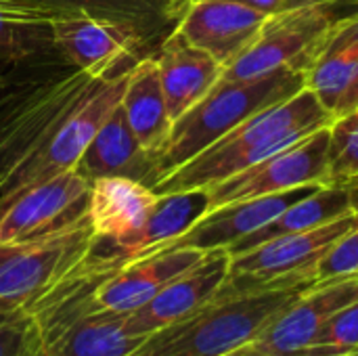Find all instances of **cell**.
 Wrapping results in <instances>:
<instances>
[{"mask_svg":"<svg viewBox=\"0 0 358 356\" xmlns=\"http://www.w3.org/2000/svg\"><path fill=\"white\" fill-rule=\"evenodd\" d=\"M76 170L90 183L107 176H122L145 183L153 189L157 180L155 155L138 143L122 107H117L92 134Z\"/></svg>","mask_w":358,"mask_h":356,"instance_id":"obj_17","label":"cell"},{"mask_svg":"<svg viewBox=\"0 0 358 356\" xmlns=\"http://www.w3.org/2000/svg\"><path fill=\"white\" fill-rule=\"evenodd\" d=\"M327 185L358 183V109L329 122Z\"/></svg>","mask_w":358,"mask_h":356,"instance_id":"obj_26","label":"cell"},{"mask_svg":"<svg viewBox=\"0 0 358 356\" xmlns=\"http://www.w3.org/2000/svg\"><path fill=\"white\" fill-rule=\"evenodd\" d=\"M306 88L334 115L358 76V10L338 21L319 42L304 69Z\"/></svg>","mask_w":358,"mask_h":356,"instance_id":"obj_19","label":"cell"},{"mask_svg":"<svg viewBox=\"0 0 358 356\" xmlns=\"http://www.w3.org/2000/svg\"><path fill=\"white\" fill-rule=\"evenodd\" d=\"M327 149L329 124L206 189L210 197V210L233 201L285 193L302 187H325L329 183Z\"/></svg>","mask_w":358,"mask_h":356,"instance_id":"obj_9","label":"cell"},{"mask_svg":"<svg viewBox=\"0 0 358 356\" xmlns=\"http://www.w3.org/2000/svg\"><path fill=\"white\" fill-rule=\"evenodd\" d=\"M55 50L73 67L94 78L128 73L155 46L132 25L86 13H61L50 23Z\"/></svg>","mask_w":358,"mask_h":356,"instance_id":"obj_8","label":"cell"},{"mask_svg":"<svg viewBox=\"0 0 358 356\" xmlns=\"http://www.w3.org/2000/svg\"><path fill=\"white\" fill-rule=\"evenodd\" d=\"M358 350V302L336 313L296 356H346Z\"/></svg>","mask_w":358,"mask_h":356,"instance_id":"obj_27","label":"cell"},{"mask_svg":"<svg viewBox=\"0 0 358 356\" xmlns=\"http://www.w3.org/2000/svg\"><path fill=\"white\" fill-rule=\"evenodd\" d=\"M90 185L78 170H65L0 197V243L42 239L84 220Z\"/></svg>","mask_w":358,"mask_h":356,"instance_id":"obj_7","label":"cell"},{"mask_svg":"<svg viewBox=\"0 0 358 356\" xmlns=\"http://www.w3.org/2000/svg\"><path fill=\"white\" fill-rule=\"evenodd\" d=\"M346 356H358V353H350V355H346Z\"/></svg>","mask_w":358,"mask_h":356,"instance_id":"obj_34","label":"cell"},{"mask_svg":"<svg viewBox=\"0 0 358 356\" xmlns=\"http://www.w3.org/2000/svg\"><path fill=\"white\" fill-rule=\"evenodd\" d=\"M231 254L210 250L189 271L164 285L147 304L126 315V329L132 336H149L170 323L185 319L208 304L229 277Z\"/></svg>","mask_w":358,"mask_h":356,"instance_id":"obj_12","label":"cell"},{"mask_svg":"<svg viewBox=\"0 0 358 356\" xmlns=\"http://www.w3.org/2000/svg\"><path fill=\"white\" fill-rule=\"evenodd\" d=\"M128 73L94 78L59 52L0 69V197L76 170L99 126L120 107Z\"/></svg>","mask_w":358,"mask_h":356,"instance_id":"obj_1","label":"cell"},{"mask_svg":"<svg viewBox=\"0 0 358 356\" xmlns=\"http://www.w3.org/2000/svg\"><path fill=\"white\" fill-rule=\"evenodd\" d=\"M203 254L195 248H164L132 258L101 281L94 294V308L130 315L147 304L164 285L197 264Z\"/></svg>","mask_w":358,"mask_h":356,"instance_id":"obj_14","label":"cell"},{"mask_svg":"<svg viewBox=\"0 0 358 356\" xmlns=\"http://www.w3.org/2000/svg\"><path fill=\"white\" fill-rule=\"evenodd\" d=\"M0 69H2V63H0Z\"/></svg>","mask_w":358,"mask_h":356,"instance_id":"obj_35","label":"cell"},{"mask_svg":"<svg viewBox=\"0 0 358 356\" xmlns=\"http://www.w3.org/2000/svg\"><path fill=\"white\" fill-rule=\"evenodd\" d=\"M235 2L258 8V10L266 13V15H273V13H281V10H287V8L302 6V4H313V2H319V0H235Z\"/></svg>","mask_w":358,"mask_h":356,"instance_id":"obj_29","label":"cell"},{"mask_svg":"<svg viewBox=\"0 0 358 356\" xmlns=\"http://www.w3.org/2000/svg\"><path fill=\"white\" fill-rule=\"evenodd\" d=\"M304 86L306 76L302 67H283L254 80H218L199 103L172 124L166 145L155 155L157 180L199 155L254 113L292 99Z\"/></svg>","mask_w":358,"mask_h":356,"instance_id":"obj_4","label":"cell"},{"mask_svg":"<svg viewBox=\"0 0 358 356\" xmlns=\"http://www.w3.org/2000/svg\"><path fill=\"white\" fill-rule=\"evenodd\" d=\"M145 338L126 329V315L90 313L44 344L46 356H128Z\"/></svg>","mask_w":358,"mask_h":356,"instance_id":"obj_25","label":"cell"},{"mask_svg":"<svg viewBox=\"0 0 358 356\" xmlns=\"http://www.w3.org/2000/svg\"><path fill=\"white\" fill-rule=\"evenodd\" d=\"M346 2H348V4H352V6H357V8H358V0H346Z\"/></svg>","mask_w":358,"mask_h":356,"instance_id":"obj_33","label":"cell"},{"mask_svg":"<svg viewBox=\"0 0 358 356\" xmlns=\"http://www.w3.org/2000/svg\"><path fill=\"white\" fill-rule=\"evenodd\" d=\"M357 353H358V350H357Z\"/></svg>","mask_w":358,"mask_h":356,"instance_id":"obj_36","label":"cell"},{"mask_svg":"<svg viewBox=\"0 0 358 356\" xmlns=\"http://www.w3.org/2000/svg\"><path fill=\"white\" fill-rule=\"evenodd\" d=\"M157 193L138 180L107 176L92 180L88 220L94 233V248L124 260V250L143 229ZM128 262V260H126Z\"/></svg>","mask_w":358,"mask_h":356,"instance_id":"obj_13","label":"cell"},{"mask_svg":"<svg viewBox=\"0 0 358 356\" xmlns=\"http://www.w3.org/2000/svg\"><path fill=\"white\" fill-rule=\"evenodd\" d=\"M29 356H46V355H44V348L40 346V348H38V350H36L34 355H29Z\"/></svg>","mask_w":358,"mask_h":356,"instance_id":"obj_32","label":"cell"},{"mask_svg":"<svg viewBox=\"0 0 358 356\" xmlns=\"http://www.w3.org/2000/svg\"><path fill=\"white\" fill-rule=\"evenodd\" d=\"M61 13H86L136 27L155 50L176 29L191 0H27Z\"/></svg>","mask_w":358,"mask_h":356,"instance_id":"obj_22","label":"cell"},{"mask_svg":"<svg viewBox=\"0 0 358 356\" xmlns=\"http://www.w3.org/2000/svg\"><path fill=\"white\" fill-rule=\"evenodd\" d=\"M358 183L352 185H325L308 193L306 197L298 199L289 208H285L275 220L266 227L258 229L256 233L243 237L241 241L233 243L227 252L231 256H239L250 252L266 241H273L283 235H294L306 229H315L325 225L350 210L358 208Z\"/></svg>","mask_w":358,"mask_h":356,"instance_id":"obj_21","label":"cell"},{"mask_svg":"<svg viewBox=\"0 0 358 356\" xmlns=\"http://www.w3.org/2000/svg\"><path fill=\"white\" fill-rule=\"evenodd\" d=\"M334 115L306 86L292 99L266 107L227 132L199 155L153 185L155 193L210 189L264 157L327 126Z\"/></svg>","mask_w":358,"mask_h":356,"instance_id":"obj_3","label":"cell"},{"mask_svg":"<svg viewBox=\"0 0 358 356\" xmlns=\"http://www.w3.org/2000/svg\"><path fill=\"white\" fill-rule=\"evenodd\" d=\"M357 227L358 208H355L315 229L283 235L239 256H231L227 283L250 290L287 275L315 273L317 262Z\"/></svg>","mask_w":358,"mask_h":356,"instance_id":"obj_10","label":"cell"},{"mask_svg":"<svg viewBox=\"0 0 358 356\" xmlns=\"http://www.w3.org/2000/svg\"><path fill=\"white\" fill-rule=\"evenodd\" d=\"M227 356H277V355H271V353H266V350L258 348L254 342H250V344H245V346H241V348H237V350L229 353Z\"/></svg>","mask_w":358,"mask_h":356,"instance_id":"obj_31","label":"cell"},{"mask_svg":"<svg viewBox=\"0 0 358 356\" xmlns=\"http://www.w3.org/2000/svg\"><path fill=\"white\" fill-rule=\"evenodd\" d=\"M358 109V76L357 80L352 82V86L346 90V94L342 97V101L338 103V107H336V113H334V118L336 115H344V113H350V111H355Z\"/></svg>","mask_w":358,"mask_h":356,"instance_id":"obj_30","label":"cell"},{"mask_svg":"<svg viewBox=\"0 0 358 356\" xmlns=\"http://www.w3.org/2000/svg\"><path fill=\"white\" fill-rule=\"evenodd\" d=\"M92 243L88 216L42 239L0 243V313L34 306L90 254Z\"/></svg>","mask_w":358,"mask_h":356,"instance_id":"obj_6","label":"cell"},{"mask_svg":"<svg viewBox=\"0 0 358 356\" xmlns=\"http://www.w3.org/2000/svg\"><path fill=\"white\" fill-rule=\"evenodd\" d=\"M266 17L235 0H191L176 29L189 44L227 67L252 44Z\"/></svg>","mask_w":358,"mask_h":356,"instance_id":"obj_15","label":"cell"},{"mask_svg":"<svg viewBox=\"0 0 358 356\" xmlns=\"http://www.w3.org/2000/svg\"><path fill=\"white\" fill-rule=\"evenodd\" d=\"M355 10L346 0H319L268 15L252 44L222 69L220 80H254L283 67L306 69L325 34Z\"/></svg>","mask_w":358,"mask_h":356,"instance_id":"obj_5","label":"cell"},{"mask_svg":"<svg viewBox=\"0 0 358 356\" xmlns=\"http://www.w3.org/2000/svg\"><path fill=\"white\" fill-rule=\"evenodd\" d=\"M358 302V273L313 283L256 340L271 355L296 356L342 308Z\"/></svg>","mask_w":358,"mask_h":356,"instance_id":"obj_11","label":"cell"},{"mask_svg":"<svg viewBox=\"0 0 358 356\" xmlns=\"http://www.w3.org/2000/svg\"><path fill=\"white\" fill-rule=\"evenodd\" d=\"M61 10L27 0H0V63H21L57 55L50 23Z\"/></svg>","mask_w":358,"mask_h":356,"instance_id":"obj_24","label":"cell"},{"mask_svg":"<svg viewBox=\"0 0 358 356\" xmlns=\"http://www.w3.org/2000/svg\"><path fill=\"white\" fill-rule=\"evenodd\" d=\"M42 346L29 311L0 313V356H29Z\"/></svg>","mask_w":358,"mask_h":356,"instance_id":"obj_28","label":"cell"},{"mask_svg":"<svg viewBox=\"0 0 358 356\" xmlns=\"http://www.w3.org/2000/svg\"><path fill=\"white\" fill-rule=\"evenodd\" d=\"M210 212V197L206 189L157 193L143 229L124 250V260L147 256L151 252L168 248L172 241L182 237L197 220Z\"/></svg>","mask_w":358,"mask_h":356,"instance_id":"obj_23","label":"cell"},{"mask_svg":"<svg viewBox=\"0 0 358 356\" xmlns=\"http://www.w3.org/2000/svg\"><path fill=\"white\" fill-rule=\"evenodd\" d=\"M120 107L138 143L149 153L157 155L166 145L174 122L168 113L159 69L153 55L141 59L128 71Z\"/></svg>","mask_w":358,"mask_h":356,"instance_id":"obj_20","label":"cell"},{"mask_svg":"<svg viewBox=\"0 0 358 356\" xmlns=\"http://www.w3.org/2000/svg\"><path fill=\"white\" fill-rule=\"evenodd\" d=\"M315 189L319 187H302V189H294L285 193L241 199V201L214 208L201 220H197L182 237L172 241L168 248H195L201 252L229 250L233 243L266 227L285 208L306 197Z\"/></svg>","mask_w":358,"mask_h":356,"instance_id":"obj_16","label":"cell"},{"mask_svg":"<svg viewBox=\"0 0 358 356\" xmlns=\"http://www.w3.org/2000/svg\"><path fill=\"white\" fill-rule=\"evenodd\" d=\"M153 57L172 122L199 103L218 84L224 69L208 52L189 44L178 29L159 44Z\"/></svg>","mask_w":358,"mask_h":356,"instance_id":"obj_18","label":"cell"},{"mask_svg":"<svg viewBox=\"0 0 358 356\" xmlns=\"http://www.w3.org/2000/svg\"><path fill=\"white\" fill-rule=\"evenodd\" d=\"M313 283L315 273L287 275L250 290L224 281L208 304L145 336L128 356H227L254 342Z\"/></svg>","mask_w":358,"mask_h":356,"instance_id":"obj_2","label":"cell"}]
</instances>
